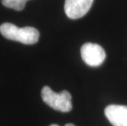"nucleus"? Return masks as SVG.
I'll return each mask as SVG.
<instances>
[{
  "mask_svg": "<svg viewBox=\"0 0 127 126\" xmlns=\"http://www.w3.org/2000/svg\"><path fill=\"white\" fill-rule=\"evenodd\" d=\"M0 32L6 39L24 44H34L39 38V32L37 29L31 26L19 28L9 22H5L0 25Z\"/></svg>",
  "mask_w": 127,
  "mask_h": 126,
  "instance_id": "nucleus-1",
  "label": "nucleus"
},
{
  "mask_svg": "<svg viewBox=\"0 0 127 126\" xmlns=\"http://www.w3.org/2000/svg\"><path fill=\"white\" fill-rule=\"evenodd\" d=\"M41 97L48 106L56 111L68 112L72 109L71 95L66 90L57 93L48 86H44L41 90Z\"/></svg>",
  "mask_w": 127,
  "mask_h": 126,
  "instance_id": "nucleus-2",
  "label": "nucleus"
},
{
  "mask_svg": "<svg viewBox=\"0 0 127 126\" xmlns=\"http://www.w3.org/2000/svg\"><path fill=\"white\" fill-rule=\"evenodd\" d=\"M80 54L83 61L90 66H98L106 58L104 49L97 44L86 43L80 49Z\"/></svg>",
  "mask_w": 127,
  "mask_h": 126,
  "instance_id": "nucleus-3",
  "label": "nucleus"
},
{
  "mask_svg": "<svg viewBox=\"0 0 127 126\" xmlns=\"http://www.w3.org/2000/svg\"><path fill=\"white\" fill-rule=\"evenodd\" d=\"M93 2L94 0H66L65 13L71 19H79L89 12Z\"/></svg>",
  "mask_w": 127,
  "mask_h": 126,
  "instance_id": "nucleus-4",
  "label": "nucleus"
},
{
  "mask_svg": "<svg viewBox=\"0 0 127 126\" xmlns=\"http://www.w3.org/2000/svg\"><path fill=\"white\" fill-rule=\"evenodd\" d=\"M104 113L113 126H127V106L109 105Z\"/></svg>",
  "mask_w": 127,
  "mask_h": 126,
  "instance_id": "nucleus-5",
  "label": "nucleus"
},
{
  "mask_svg": "<svg viewBox=\"0 0 127 126\" xmlns=\"http://www.w3.org/2000/svg\"><path fill=\"white\" fill-rule=\"evenodd\" d=\"M27 1L28 0H1L2 3L6 7L12 8L16 11L23 10Z\"/></svg>",
  "mask_w": 127,
  "mask_h": 126,
  "instance_id": "nucleus-6",
  "label": "nucleus"
},
{
  "mask_svg": "<svg viewBox=\"0 0 127 126\" xmlns=\"http://www.w3.org/2000/svg\"><path fill=\"white\" fill-rule=\"evenodd\" d=\"M65 126H75V125H73V124H66Z\"/></svg>",
  "mask_w": 127,
  "mask_h": 126,
  "instance_id": "nucleus-7",
  "label": "nucleus"
},
{
  "mask_svg": "<svg viewBox=\"0 0 127 126\" xmlns=\"http://www.w3.org/2000/svg\"><path fill=\"white\" fill-rule=\"evenodd\" d=\"M49 126H59V125H56V124H53V125H51Z\"/></svg>",
  "mask_w": 127,
  "mask_h": 126,
  "instance_id": "nucleus-8",
  "label": "nucleus"
}]
</instances>
